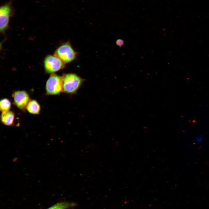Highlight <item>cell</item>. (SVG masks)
<instances>
[{"label": "cell", "instance_id": "obj_1", "mask_svg": "<svg viewBox=\"0 0 209 209\" xmlns=\"http://www.w3.org/2000/svg\"><path fill=\"white\" fill-rule=\"evenodd\" d=\"M62 77L63 91L67 93L75 92L82 82V79L74 74H67Z\"/></svg>", "mask_w": 209, "mask_h": 209}, {"label": "cell", "instance_id": "obj_2", "mask_svg": "<svg viewBox=\"0 0 209 209\" xmlns=\"http://www.w3.org/2000/svg\"><path fill=\"white\" fill-rule=\"evenodd\" d=\"M63 77L52 74L47 80L46 84V93L48 95L58 94L63 91Z\"/></svg>", "mask_w": 209, "mask_h": 209}, {"label": "cell", "instance_id": "obj_3", "mask_svg": "<svg viewBox=\"0 0 209 209\" xmlns=\"http://www.w3.org/2000/svg\"><path fill=\"white\" fill-rule=\"evenodd\" d=\"M54 54L64 63L71 61L76 57L75 52L70 44L67 43L60 46L56 50Z\"/></svg>", "mask_w": 209, "mask_h": 209}, {"label": "cell", "instance_id": "obj_4", "mask_svg": "<svg viewBox=\"0 0 209 209\" xmlns=\"http://www.w3.org/2000/svg\"><path fill=\"white\" fill-rule=\"evenodd\" d=\"M44 66L47 73H52L64 67L65 63L55 55H49L45 59Z\"/></svg>", "mask_w": 209, "mask_h": 209}, {"label": "cell", "instance_id": "obj_5", "mask_svg": "<svg viewBox=\"0 0 209 209\" xmlns=\"http://www.w3.org/2000/svg\"><path fill=\"white\" fill-rule=\"evenodd\" d=\"M12 12L11 3L8 2L2 5L0 8V29L4 31L8 26L9 19Z\"/></svg>", "mask_w": 209, "mask_h": 209}, {"label": "cell", "instance_id": "obj_6", "mask_svg": "<svg viewBox=\"0 0 209 209\" xmlns=\"http://www.w3.org/2000/svg\"><path fill=\"white\" fill-rule=\"evenodd\" d=\"M14 103L17 107L21 109L26 108L29 102V97L27 92L24 91H18L13 94Z\"/></svg>", "mask_w": 209, "mask_h": 209}, {"label": "cell", "instance_id": "obj_7", "mask_svg": "<svg viewBox=\"0 0 209 209\" xmlns=\"http://www.w3.org/2000/svg\"><path fill=\"white\" fill-rule=\"evenodd\" d=\"M15 118L14 114L11 111L2 112L1 116V121L6 125L10 126L13 123Z\"/></svg>", "mask_w": 209, "mask_h": 209}, {"label": "cell", "instance_id": "obj_8", "mask_svg": "<svg viewBox=\"0 0 209 209\" xmlns=\"http://www.w3.org/2000/svg\"><path fill=\"white\" fill-rule=\"evenodd\" d=\"M26 108L28 111L32 114H38L40 110V107L35 100H32L28 102Z\"/></svg>", "mask_w": 209, "mask_h": 209}, {"label": "cell", "instance_id": "obj_9", "mask_svg": "<svg viewBox=\"0 0 209 209\" xmlns=\"http://www.w3.org/2000/svg\"><path fill=\"white\" fill-rule=\"evenodd\" d=\"M75 204L68 202H61L57 203L47 209H66L74 206Z\"/></svg>", "mask_w": 209, "mask_h": 209}, {"label": "cell", "instance_id": "obj_10", "mask_svg": "<svg viewBox=\"0 0 209 209\" xmlns=\"http://www.w3.org/2000/svg\"><path fill=\"white\" fill-rule=\"evenodd\" d=\"M11 107L10 101L7 98H3L0 101V109L2 112L9 111Z\"/></svg>", "mask_w": 209, "mask_h": 209}, {"label": "cell", "instance_id": "obj_11", "mask_svg": "<svg viewBox=\"0 0 209 209\" xmlns=\"http://www.w3.org/2000/svg\"><path fill=\"white\" fill-rule=\"evenodd\" d=\"M116 44L119 46L120 47L124 44L123 41L121 39H118L116 41Z\"/></svg>", "mask_w": 209, "mask_h": 209}]
</instances>
